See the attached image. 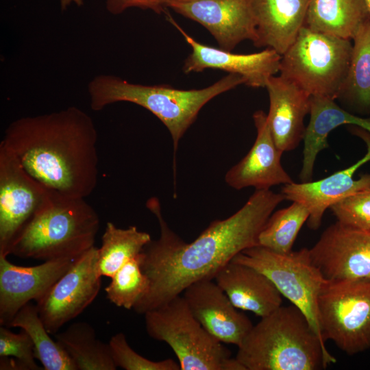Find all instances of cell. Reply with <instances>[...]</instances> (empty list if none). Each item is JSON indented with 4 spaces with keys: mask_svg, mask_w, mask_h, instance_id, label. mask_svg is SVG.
Instances as JSON below:
<instances>
[{
    "mask_svg": "<svg viewBox=\"0 0 370 370\" xmlns=\"http://www.w3.org/2000/svg\"><path fill=\"white\" fill-rule=\"evenodd\" d=\"M214 280L238 309L262 318L282 306V295L271 280L247 264L231 261Z\"/></svg>",
    "mask_w": 370,
    "mask_h": 370,
    "instance_id": "cell-20",
    "label": "cell"
},
{
    "mask_svg": "<svg viewBox=\"0 0 370 370\" xmlns=\"http://www.w3.org/2000/svg\"><path fill=\"white\" fill-rule=\"evenodd\" d=\"M265 88L269 98L267 121L275 143L283 153L292 151L304 140L311 96L280 75L271 77Z\"/></svg>",
    "mask_w": 370,
    "mask_h": 370,
    "instance_id": "cell-19",
    "label": "cell"
},
{
    "mask_svg": "<svg viewBox=\"0 0 370 370\" xmlns=\"http://www.w3.org/2000/svg\"><path fill=\"white\" fill-rule=\"evenodd\" d=\"M364 1L365 2V4H366V5L367 7V9H368L369 13H370V0H364Z\"/></svg>",
    "mask_w": 370,
    "mask_h": 370,
    "instance_id": "cell-35",
    "label": "cell"
},
{
    "mask_svg": "<svg viewBox=\"0 0 370 370\" xmlns=\"http://www.w3.org/2000/svg\"><path fill=\"white\" fill-rule=\"evenodd\" d=\"M257 47L273 49L282 56L304 27L309 0H251Z\"/></svg>",
    "mask_w": 370,
    "mask_h": 370,
    "instance_id": "cell-21",
    "label": "cell"
},
{
    "mask_svg": "<svg viewBox=\"0 0 370 370\" xmlns=\"http://www.w3.org/2000/svg\"><path fill=\"white\" fill-rule=\"evenodd\" d=\"M109 345L116 367L125 370H180V365L172 359L153 361L138 354L129 345L123 333L112 336Z\"/></svg>",
    "mask_w": 370,
    "mask_h": 370,
    "instance_id": "cell-32",
    "label": "cell"
},
{
    "mask_svg": "<svg viewBox=\"0 0 370 370\" xmlns=\"http://www.w3.org/2000/svg\"><path fill=\"white\" fill-rule=\"evenodd\" d=\"M101 285L98 248L93 246L77 258L69 269L36 304L50 334L79 316L97 297Z\"/></svg>",
    "mask_w": 370,
    "mask_h": 370,
    "instance_id": "cell-10",
    "label": "cell"
},
{
    "mask_svg": "<svg viewBox=\"0 0 370 370\" xmlns=\"http://www.w3.org/2000/svg\"><path fill=\"white\" fill-rule=\"evenodd\" d=\"M257 131L254 144L247 154L226 173L225 182L230 187L241 190L252 186L256 190L294 182L281 164L283 152L276 146L262 110L253 114Z\"/></svg>",
    "mask_w": 370,
    "mask_h": 370,
    "instance_id": "cell-18",
    "label": "cell"
},
{
    "mask_svg": "<svg viewBox=\"0 0 370 370\" xmlns=\"http://www.w3.org/2000/svg\"><path fill=\"white\" fill-rule=\"evenodd\" d=\"M330 208L341 225L370 230V186L345 197Z\"/></svg>",
    "mask_w": 370,
    "mask_h": 370,
    "instance_id": "cell-31",
    "label": "cell"
},
{
    "mask_svg": "<svg viewBox=\"0 0 370 370\" xmlns=\"http://www.w3.org/2000/svg\"><path fill=\"white\" fill-rule=\"evenodd\" d=\"M49 190L30 176L14 153L0 143V257L45 199Z\"/></svg>",
    "mask_w": 370,
    "mask_h": 370,
    "instance_id": "cell-11",
    "label": "cell"
},
{
    "mask_svg": "<svg viewBox=\"0 0 370 370\" xmlns=\"http://www.w3.org/2000/svg\"><path fill=\"white\" fill-rule=\"evenodd\" d=\"M350 63L337 99L354 114H370V19L352 39Z\"/></svg>",
    "mask_w": 370,
    "mask_h": 370,
    "instance_id": "cell-24",
    "label": "cell"
},
{
    "mask_svg": "<svg viewBox=\"0 0 370 370\" xmlns=\"http://www.w3.org/2000/svg\"><path fill=\"white\" fill-rule=\"evenodd\" d=\"M10 328L0 327V369L42 370L35 361L33 342L23 329L12 332Z\"/></svg>",
    "mask_w": 370,
    "mask_h": 370,
    "instance_id": "cell-30",
    "label": "cell"
},
{
    "mask_svg": "<svg viewBox=\"0 0 370 370\" xmlns=\"http://www.w3.org/2000/svg\"><path fill=\"white\" fill-rule=\"evenodd\" d=\"M321 332L343 352L370 348V277L327 281L318 297Z\"/></svg>",
    "mask_w": 370,
    "mask_h": 370,
    "instance_id": "cell-8",
    "label": "cell"
},
{
    "mask_svg": "<svg viewBox=\"0 0 370 370\" xmlns=\"http://www.w3.org/2000/svg\"><path fill=\"white\" fill-rule=\"evenodd\" d=\"M352 52L351 40L304 26L282 56L280 75L311 97L336 100L347 76Z\"/></svg>",
    "mask_w": 370,
    "mask_h": 370,
    "instance_id": "cell-7",
    "label": "cell"
},
{
    "mask_svg": "<svg viewBox=\"0 0 370 370\" xmlns=\"http://www.w3.org/2000/svg\"><path fill=\"white\" fill-rule=\"evenodd\" d=\"M143 315L149 336L171 347L180 370H245L195 319L183 296Z\"/></svg>",
    "mask_w": 370,
    "mask_h": 370,
    "instance_id": "cell-6",
    "label": "cell"
},
{
    "mask_svg": "<svg viewBox=\"0 0 370 370\" xmlns=\"http://www.w3.org/2000/svg\"><path fill=\"white\" fill-rule=\"evenodd\" d=\"M284 200L281 193L256 190L236 212L212 221L197 238L186 243L164 221L158 198L149 199L146 206L157 218L160 235L158 240H151L139 256L149 286L133 310L144 314L180 295L193 283L214 280L237 254L258 245L259 234L267 219Z\"/></svg>",
    "mask_w": 370,
    "mask_h": 370,
    "instance_id": "cell-1",
    "label": "cell"
},
{
    "mask_svg": "<svg viewBox=\"0 0 370 370\" xmlns=\"http://www.w3.org/2000/svg\"><path fill=\"white\" fill-rule=\"evenodd\" d=\"M151 241L149 234L136 226L123 229L108 222L98 248L99 275L112 278L125 263L138 257Z\"/></svg>",
    "mask_w": 370,
    "mask_h": 370,
    "instance_id": "cell-26",
    "label": "cell"
},
{
    "mask_svg": "<svg viewBox=\"0 0 370 370\" xmlns=\"http://www.w3.org/2000/svg\"><path fill=\"white\" fill-rule=\"evenodd\" d=\"M56 341L75 363L77 370H115L109 343L97 338L86 322H76L54 334Z\"/></svg>",
    "mask_w": 370,
    "mask_h": 370,
    "instance_id": "cell-25",
    "label": "cell"
},
{
    "mask_svg": "<svg viewBox=\"0 0 370 370\" xmlns=\"http://www.w3.org/2000/svg\"><path fill=\"white\" fill-rule=\"evenodd\" d=\"M245 83L241 75L229 73L208 87L180 90L166 84H134L115 75L100 74L90 81L88 92L90 108L95 111L121 101L148 110L169 131L175 155L180 140L203 106L219 95Z\"/></svg>",
    "mask_w": 370,
    "mask_h": 370,
    "instance_id": "cell-4",
    "label": "cell"
},
{
    "mask_svg": "<svg viewBox=\"0 0 370 370\" xmlns=\"http://www.w3.org/2000/svg\"><path fill=\"white\" fill-rule=\"evenodd\" d=\"M350 132L364 140L367 151L365 155L352 166L315 182L291 183L283 186L281 193L285 199L299 202L309 211L308 227L317 230L325 210L345 197L370 186V173L354 180L356 171L370 161V132L351 125Z\"/></svg>",
    "mask_w": 370,
    "mask_h": 370,
    "instance_id": "cell-15",
    "label": "cell"
},
{
    "mask_svg": "<svg viewBox=\"0 0 370 370\" xmlns=\"http://www.w3.org/2000/svg\"><path fill=\"white\" fill-rule=\"evenodd\" d=\"M72 3H75L77 6H81L83 4V0H60L62 10H65Z\"/></svg>",
    "mask_w": 370,
    "mask_h": 370,
    "instance_id": "cell-34",
    "label": "cell"
},
{
    "mask_svg": "<svg viewBox=\"0 0 370 370\" xmlns=\"http://www.w3.org/2000/svg\"><path fill=\"white\" fill-rule=\"evenodd\" d=\"M238 348L236 358L245 370H319L336 362L293 304L262 317Z\"/></svg>",
    "mask_w": 370,
    "mask_h": 370,
    "instance_id": "cell-3",
    "label": "cell"
},
{
    "mask_svg": "<svg viewBox=\"0 0 370 370\" xmlns=\"http://www.w3.org/2000/svg\"><path fill=\"white\" fill-rule=\"evenodd\" d=\"M167 7L203 25L223 50L232 51L245 40L256 41L251 0H168Z\"/></svg>",
    "mask_w": 370,
    "mask_h": 370,
    "instance_id": "cell-13",
    "label": "cell"
},
{
    "mask_svg": "<svg viewBox=\"0 0 370 370\" xmlns=\"http://www.w3.org/2000/svg\"><path fill=\"white\" fill-rule=\"evenodd\" d=\"M369 19L364 0H309L304 26L314 32L352 40Z\"/></svg>",
    "mask_w": 370,
    "mask_h": 370,
    "instance_id": "cell-23",
    "label": "cell"
},
{
    "mask_svg": "<svg viewBox=\"0 0 370 370\" xmlns=\"http://www.w3.org/2000/svg\"><path fill=\"white\" fill-rule=\"evenodd\" d=\"M309 215L307 208L297 201L273 212L259 234L258 245L277 253L290 252Z\"/></svg>",
    "mask_w": 370,
    "mask_h": 370,
    "instance_id": "cell-28",
    "label": "cell"
},
{
    "mask_svg": "<svg viewBox=\"0 0 370 370\" xmlns=\"http://www.w3.org/2000/svg\"><path fill=\"white\" fill-rule=\"evenodd\" d=\"M139 256L119 269L105 288L107 299L118 307L133 309L149 289V282L141 269Z\"/></svg>",
    "mask_w": 370,
    "mask_h": 370,
    "instance_id": "cell-29",
    "label": "cell"
},
{
    "mask_svg": "<svg viewBox=\"0 0 370 370\" xmlns=\"http://www.w3.org/2000/svg\"><path fill=\"white\" fill-rule=\"evenodd\" d=\"M75 259H53L23 267L0 257V325L8 327L25 305L32 301L39 302Z\"/></svg>",
    "mask_w": 370,
    "mask_h": 370,
    "instance_id": "cell-16",
    "label": "cell"
},
{
    "mask_svg": "<svg viewBox=\"0 0 370 370\" xmlns=\"http://www.w3.org/2000/svg\"><path fill=\"white\" fill-rule=\"evenodd\" d=\"M8 328H19L30 336L36 359L45 370H77L64 349L53 340L41 320L36 304L29 302L14 316Z\"/></svg>",
    "mask_w": 370,
    "mask_h": 370,
    "instance_id": "cell-27",
    "label": "cell"
},
{
    "mask_svg": "<svg viewBox=\"0 0 370 370\" xmlns=\"http://www.w3.org/2000/svg\"><path fill=\"white\" fill-rule=\"evenodd\" d=\"M183 293L195 319L221 343L238 347L254 326L213 280L194 282Z\"/></svg>",
    "mask_w": 370,
    "mask_h": 370,
    "instance_id": "cell-17",
    "label": "cell"
},
{
    "mask_svg": "<svg viewBox=\"0 0 370 370\" xmlns=\"http://www.w3.org/2000/svg\"><path fill=\"white\" fill-rule=\"evenodd\" d=\"M99 227V216L85 198L49 190L9 254L42 261L77 258L95 246Z\"/></svg>",
    "mask_w": 370,
    "mask_h": 370,
    "instance_id": "cell-5",
    "label": "cell"
},
{
    "mask_svg": "<svg viewBox=\"0 0 370 370\" xmlns=\"http://www.w3.org/2000/svg\"><path fill=\"white\" fill-rule=\"evenodd\" d=\"M165 14L167 20L192 48L183 66L186 74L208 69H219L241 75L245 84L249 87L265 88L269 79L280 73L282 56L274 49L266 48L258 53L238 54L206 45L186 33L167 11Z\"/></svg>",
    "mask_w": 370,
    "mask_h": 370,
    "instance_id": "cell-14",
    "label": "cell"
},
{
    "mask_svg": "<svg viewBox=\"0 0 370 370\" xmlns=\"http://www.w3.org/2000/svg\"><path fill=\"white\" fill-rule=\"evenodd\" d=\"M168 0H106L107 10L119 14L130 8L150 10L157 14L165 13Z\"/></svg>",
    "mask_w": 370,
    "mask_h": 370,
    "instance_id": "cell-33",
    "label": "cell"
},
{
    "mask_svg": "<svg viewBox=\"0 0 370 370\" xmlns=\"http://www.w3.org/2000/svg\"><path fill=\"white\" fill-rule=\"evenodd\" d=\"M309 252L328 281L370 277V230L352 229L336 221L323 231Z\"/></svg>",
    "mask_w": 370,
    "mask_h": 370,
    "instance_id": "cell-12",
    "label": "cell"
},
{
    "mask_svg": "<svg viewBox=\"0 0 370 370\" xmlns=\"http://www.w3.org/2000/svg\"><path fill=\"white\" fill-rule=\"evenodd\" d=\"M97 139L92 118L70 106L16 119L6 128L1 142L47 189L85 198L97 184Z\"/></svg>",
    "mask_w": 370,
    "mask_h": 370,
    "instance_id": "cell-2",
    "label": "cell"
},
{
    "mask_svg": "<svg viewBox=\"0 0 370 370\" xmlns=\"http://www.w3.org/2000/svg\"><path fill=\"white\" fill-rule=\"evenodd\" d=\"M310 117L304 138V158L299 173L301 182L311 181L319 153L328 147V136L342 125H353L370 132V117H362L338 106L335 100L311 97Z\"/></svg>",
    "mask_w": 370,
    "mask_h": 370,
    "instance_id": "cell-22",
    "label": "cell"
},
{
    "mask_svg": "<svg viewBox=\"0 0 370 370\" xmlns=\"http://www.w3.org/2000/svg\"><path fill=\"white\" fill-rule=\"evenodd\" d=\"M232 261L250 266L268 277L281 295L306 316L320 338L318 297L326 280L310 258L309 249L280 254L261 245L248 248Z\"/></svg>",
    "mask_w": 370,
    "mask_h": 370,
    "instance_id": "cell-9",
    "label": "cell"
}]
</instances>
